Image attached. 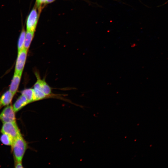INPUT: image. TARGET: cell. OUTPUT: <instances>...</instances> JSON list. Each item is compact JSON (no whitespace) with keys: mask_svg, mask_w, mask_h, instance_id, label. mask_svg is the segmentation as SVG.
I'll return each mask as SVG.
<instances>
[{"mask_svg":"<svg viewBox=\"0 0 168 168\" xmlns=\"http://www.w3.org/2000/svg\"><path fill=\"white\" fill-rule=\"evenodd\" d=\"M11 147L15 162H22L27 144L21 134L14 140Z\"/></svg>","mask_w":168,"mask_h":168,"instance_id":"obj_1","label":"cell"},{"mask_svg":"<svg viewBox=\"0 0 168 168\" xmlns=\"http://www.w3.org/2000/svg\"><path fill=\"white\" fill-rule=\"evenodd\" d=\"M40 13L35 6L29 13L26 21V31H35Z\"/></svg>","mask_w":168,"mask_h":168,"instance_id":"obj_2","label":"cell"},{"mask_svg":"<svg viewBox=\"0 0 168 168\" xmlns=\"http://www.w3.org/2000/svg\"><path fill=\"white\" fill-rule=\"evenodd\" d=\"M1 132L9 135L14 140L21 134L16 121L3 123Z\"/></svg>","mask_w":168,"mask_h":168,"instance_id":"obj_3","label":"cell"},{"mask_svg":"<svg viewBox=\"0 0 168 168\" xmlns=\"http://www.w3.org/2000/svg\"><path fill=\"white\" fill-rule=\"evenodd\" d=\"M28 50L24 48L21 51L18 52L15 66V73L22 74L26 59Z\"/></svg>","mask_w":168,"mask_h":168,"instance_id":"obj_4","label":"cell"},{"mask_svg":"<svg viewBox=\"0 0 168 168\" xmlns=\"http://www.w3.org/2000/svg\"><path fill=\"white\" fill-rule=\"evenodd\" d=\"M15 113L12 106H7L0 114V119L3 123L16 121Z\"/></svg>","mask_w":168,"mask_h":168,"instance_id":"obj_5","label":"cell"},{"mask_svg":"<svg viewBox=\"0 0 168 168\" xmlns=\"http://www.w3.org/2000/svg\"><path fill=\"white\" fill-rule=\"evenodd\" d=\"M21 75V74L14 73L9 88V90L14 95L18 89Z\"/></svg>","mask_w":168,"mask_h":168,"instance_id":"obj_6","label":"cell"},{"mask_svg":"<svg viewBox=\"0 0 168 168\" xmlns=\"http://www.w3.org/2000/svg\"><path fill=\"white\" fill-rule=\"evenodd\" d=\"M14 95L9 90L5 92L0 98V109L4 106L9 105Z\"/></svg>","mask_w":168,"mask_h":168,"instance_id":"obj_7","label":"cell"},{"mask_svg":"<svg viewBox=\"0 0 168 168\" xmlns=\"http://www.w3.org/2000/svg\"><path fill=\"white\" fill-rule=\"evenodd\" d=\"M29 103L26 97L21 94L16 101L12 106L15 112H16Z\"/></svg>","mask_w":168,"mask_h":168,"instance_id":"obj_8","label":"cell"},{"mask_svg":"<svg viewBox=\"0 0 168 168\" xmlns=\"http://www.w3.org/2000/svg\"><path fill=\"white\" fill-rule=\"evenodd\" d=\"M34 32L26 31L24 48L28 49L34 38Z\"/></svg>","mask_w":168,"mask_h":168,"instance_id":"obj_9","label":"cell"},{"mask_svg":"<svg viewBox=\"0 0 168 168\" xmlns=\"http://www.w3.org/2000/svg\"><path fill=\"white\" fill-rule=\"evenodd\" d=\"M0 140L3 144L5 145L11 146L14 140L9 135L5 133H2L0 138Z\"/></svg>","mask_w":168,"mask_h":168,"instance_id":"obj_10","label":"cell"},{"mask_svg":"<svg viewBox=\"0 0 168 168\" xmlns=\"http://www.w3.org/2000/svg\"><path fill=\"white\" fill-rule=\"evenodd\" d=\"M26 31L24 28L22 29L19 35L17 43L18 52L21 51L24 48Z\"/></svg>","mask_w":168,"mask_h":168,"instance_id":"obj_11","label":"cell"},{"mask_svg":"<svg viewBox=\"0 0 168 168\" xmlns=\"http://www.w3.org/2000/svg\"><path fill=\"white\" fill-rule=\"evenodd\" d=\"M40 80L41 90L46 96L50 95L51 93L50 87L44 79L42 80L40 78Z\"/></svg>","mask_w":168,"mask_h":168,"instance_id":"obj_12","label":"cell"},{"mask_svg":"<svg viewBox=\"0 0 168 168\" xmlns=\"http://www.w3.org/2000/svg\"><path fill=\"white\" fill-rule=\"evenodd\" d=\"M33 101H37L45 98L46 96L42 91L39 89L33 88Z\"/></svg>","mask_w":168,"mask_h":168,"instance_id":"obj_13","label":"cell"},{"mask_svg":"<svg viewBox=\"0 0 168 168\" xmlns=\"http://www.w3.org/2000/svg\"><path fill=\"white\" fill-rule=\"evenodd\" d=\"M21 94L24 96L29 103L33 101V89L28 88L25 89L21 92Z\"/></svg>","mask_w":168,"mask_h":168,"instance_id":"obj_14","label":"cell"},{"mask_svg":"<svg viewBox=\"0 0 168 168\" xmlns=\"http://www.w3.org/2000/svg\"><path fill=\"white\" fill-rule=\"evenodd\" d=\"M44 0H36L35 6L37 8L39 12L40 13L44 5Z\"/></svg>","mask_w":168,"mask_h":168,"instance_id":"obj_15","label":"cell"},{"mask_svg":"<svg viewBox=\"0 0 168 168\" xmlns=\"http://www.w3.org/2000/svg\"><path fill=\"white\" fill-rule=\"evenodd\" d=\"M15 168H23L22 162H15Z\"/></svg>","mask_w":168,"mask_h":168,"instance_id":"obj_16","label":"cell"},{"mask_svg":"<svg viewBox=\"0 0 168 168\" xmlns=\"http://www.w3.org/2000/svg\"><path fill=\"white\" fill-rule=\"evenodd\" d=\"M56 0H44V4L45 5L46 4L52 3Z\"/></svg>","mask_w":168,"mask_h":168,"instance_id":"obj_17","label":"cell"}]
</instances>
